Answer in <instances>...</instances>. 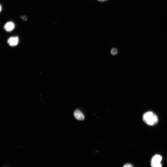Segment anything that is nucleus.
<instances>
[{
	"mask_svg": "<svg viewBox=\"0 0 167 167\" xmlns=\"http://www.w3.org/2000/svg\"><path fill=\"white\" fill-rule=\"evenodd\" d=\"M19 41V38L17 36H13L8 39L7 43L11 46H14L18 44Z\"/></svg>",
	"mask_w": 167,
	"mask_h": 167,
	"instance_id": "obj_2",
	"label": "nucleus"
},
{
	"mask_svg": "<svg viewBox=\"0 0 167 167\" xmlns=\"http://www.w3.org/2000/svg\"><path fill=\"white\" fill-rule=\"evenodd\" d=\"M1 8H2V6H1V5H0V11H1Z\"/></svg>",
	"mask_w": 167,
	"mask_h": 167,
	"instance_id": "obj_9",
	"label": "nucleus"
},
{
	"mask_svg": "<svg viewBox=\"0 0 167 167\" xmlns=\"http://www.w3.org/2000/svg\"><path fill=\"white\" fill-rule=\"evenodd\" d=\"M97 0L100 2H104L107 1L108 0Z\"/></svg>",
	"mask_w": 167,
	"mask_h": 167,
	"instance_id": "obj_8",
	"label": "nucleus"
},
{
	"mask_svg": "<svg viewBox=\"0 0 167 167\" xmlns=\"http://www.w3.org/2000/svg\"><path fill=\"white\" fill-rule=\"evenodd\" d=\"M74 115L77 119L80 120H83L84 117L83 113L79 109H76L74 112Z\"/></svg>",
	"mask_w": 167,
	"mask_h": 167,
	"instance_id": "obj_4",
	"label": "nucleus"
},
{
	"mask_svg": "<svg viewBox=\"0 0 167 167\" xmlns=\"http://www.w3.org/2000/svg\"><path fill=\"white\" fill-rule=\"evenodd\" d=\"M117 49L115 48H113L111 50L110 53L112 55H115L118 53Z\"/></svg>",
	"mask_w": 167,
	"mask_h": 167,
	"instance_id": "obj_6",
	"label": "nucleus"
},
{
	"mask_svg": "<svg viewBox=\"0 0 167 167\" xmlns=\"http://www.w3.org/2000/svg\"><path fill=\"white\" fill-rule=\"evenodd\" d=\"M161 156L159 155H154L152 158L151 161V165L161 163L162 160Z\"/></svg>",
	"mask_w": 167,
	"mask_h": 167,
	"instance_id": "obj_3",
	"label": "nucleus"
},
{
	"mask_svg": "<svg viewBox=\"0 0 167 167\" xmlns=\"http://www.w3.org/2000/svg\"><path fill=\"white\" fill-rule=\"evenodd\" d=\"M123 167H133V166L130 164H125Z\"/></svg>",
	"mask_w": 167,
	"mask_h": 167,
	"instance_id": "obj_7",
	"label": "nucleus"
},
{
	"mask_svg": "<svg viewBox=\"0 0 167 167\" xmlns=\"http://www.w3.org/2000/svg\"><path fill=\"white\" fill-rule=\"evenodd\" d=\"M143 121L147 124L150 126H153L158 122L157 116L151 111H148L144 113L143 116Z\"/></svg>",
	"mask_w": 167,
	"mask_h": 167,
	"instance_id": "obj_1",
	"label": "nucleus"
},
{
	"mask_svg": "<svg viewBox=\"0 0 167 167\" xmlns=\"http://www.w3.org/2000/svg\"><path fill=\"white\" fill-rule=\"evenodd\" d=\"M15 28V24L12 22H9L6 23L4 26L5 29L7 31L10 32L12 31Z\"/></svg>",
	"mask_w": 167,
	"mask_h": 167,
	"instance_id": "obj_5",
	"label": "nucleus"
}]
</instances>
